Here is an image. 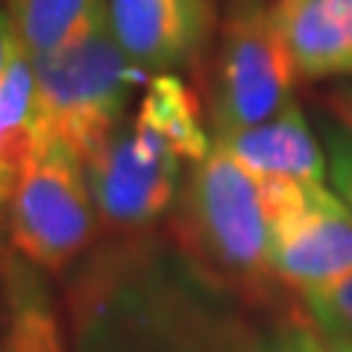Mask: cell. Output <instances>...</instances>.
Here are the masks:
<instances>
[{
	"instance_id": "cell-6",
	"label": "cell",
	"mask_w": 352,
	"mask_h": 352,
	"mask_svg": "<svg viewBox=\"0 0 352 352\" xmlns=\"http://www.w3.org/2000/svg\"><path fill=\"white\" fill-rule=\"evenodd\" d=\"M217 24V0H109V30L141 74H197Z\"/></svg>"
},
{
	"instance_id": "cell-15",
	"label": "cell",
	"mask_w": 352,
	"mask_h": 352,
	"mask_svg": "<svg viewBox=\"0 0 352 352\" xmlns=\"http://www.w3.org/2000/svg\"><path fill=\"white\" fill-rule=\"evenodd\" d=\"M317 129H320L323 150H326L329 179H332L338 197L352 212V129L338 124V120L329 115L317 120Z\"/></svg>"
},
{
	"instance_id": "cell-1",
	"label": "cell",
	"mask_w": 352,
	"mask_h": 352,
	"mask_svg": "<svg viewBox=\"0 0 352 352\" xmlns=\"http://www.w3.org/2000/svg\"><path fill=\"white\" fill-rule=\"evenodd\" d=\"M170 232L185 256L244 300L270 302L282 288L270 276V217L261 182L220 144L191 164Z\"/></svg>"
},
{
	"instance_id": "cell-19",
	"label": "cell",
	"mask_w": 352,
	"mask_h": 352,
	"mask_svg": "<svg viewBox=\"0 0 352 352\" xmlns=\"http://www.w3.org/2000/svg\"><path fill=\"white\" fill-rule=\"evenodd\" d=\"M329 344H332V340H329ZM332 349L335 352H352V344H332Z\"/></svg>"
},
{
	"instance_id": "cell-14",
	"label": "cell",
	"mask_w": 352,
	"mask_h": 352,
	"mask_svg": "<svg viewBox=\"0 0 352 352\" xmlns=\"http://www.w3.org/2000/svg\"><path fill=\"white\" fill-rule=\"evenodd\" d=\"M300 300L317 332H323L332 344H352V270L300 291Z\"/></svg>"
},
{
	"instance_id": "cell-10",
	"label": "cell",
	"mask_w": 352,
	"mask_h": 352,
	"mask_svg": "<svg viewBox=\"0 0 352 352\" xmlns=\"http://www.w3.org/2000/svg\"><path fill=\"white\" fill-rule=\"evenodd\" d=\"M50 144L36 74L27 53H21L0 82V212L12 203L18 185Z\"/></svg>"
},
{
	"instance_id": "cell-2",
	"label": "cell",
	"mask_w": 352,
	"mask_h": 352,
	"mask_svg": "<svg viewBox=\"0 0 352 352\" xmlns=\"http://www.w3.org/2000/svg\"><path fill=\"white\" fill-rule=\"evenodd\" d=\"M208 62L214 138L258 126L294 100L296 68L282 41L273 0H226Z\"/></svg>"
},
{
	"instance_id": "cell-5",
	"label": "cell",
	"mask_w": 352,
	"mask_h": 352,
	"mask_svg": "<svg viewBox=\"0 0 352 352\" xmlns=\"http://www.w3.org/2000/svg\"><path fill=\"white\" fill-rule=\"evenodd\" d=\"M100 223L118 232L153 226L179 197V156L159 135L126 120L85 164Z\"/></svg>"
},
{
	"instance_id": "cell-7",
	"label": "cell",
	"mask_w": 352,
	"mask_h": 352,
	"mask_svg": "<svg viewBox=\"0 0 352 352\" xmlns=\"http://www.w3.org/2000/svg\"><path fill=\"white\" fill-rule=\"evenodd\" d=\"M352 270V212L326 185L270 232V276L291 291L332 282Z\"/></svg>"
},
{
	"instance_id": "cell-13",
	"label": "cell",
	"mask_w": 352,
	"mask_h": 352,
	"mask_svg": "<svg viewBox=\"0 0 352 352\" xmlns=\"http://www.w3.org/2000/svg\"><path fill=\"white\" fill-rule=\"evenodd\" d=\"M9 296L6 352H62L59 326L41 285L18 264H3Z\"/></svg>"
},
{
	"instance_id": "cell-3",
	"label": "cell",
	"mask_w": 352,
	"mask_h": 352,
	"mask_svg": "<svg viewBox=\"0 0 352 352\" xmlns=\"http://www.w3.org/2000/svg\"><path fill=\"white\" fill-rule=\"evenodd\" d=\"M32 74L50 138L68 144L82 168L126 124L129 94L141 80L109 21L56 56L36 59Z\"/></svg>"
},
{
	"instance_id": "cell-8",
	"label": "cell",
	"mask_w": 352,
	"mask_h": 352,
	"mask_svg": "<svg viewBox=\"0 0 352 352\" xmlns=\"http://www.w3.org/2000/svg\"><path fill=\"white\" fill-rule=\"evenodd\" d=\"M296 76H352V0H273Z\"/></svg>"
},
{
	"instance_id": "cell-12",
	"label": "cell",
	"mask_w": 352,
	"mask_h": 352,
	"mask_svg": "<svg viewBox=\"0 0 352 352\" xmlns=\"http://www.w3.org/2000/svg\"><path fill=\"white\" fill-rule=\"evenodd\" d=\"M3 6L32 62L68 50L109 21V0H6Z\"/></svg>"
},
{
	"instance_id": "cell-16",
	"label": "cell",
	"mask_w": 352,
	"mask_h": 352,
	"mask_svg": "<svg viewBox=\"0 0 352 352\" xmlns=\"http://www.w3.org/2000/svg\"><path fill=\"white\" fill-rule=\"evenodd\" d=\"M252 352H335L311 320H279L256 338Z\"/></svg>"
},
{
	"instance_id": "cell-4",
	"label": "cell",
	"mask_w": 352,
	"mask_h": 352,
	"mask_svg": "<svg viewBox=\"0 0 352 352\" xmlns=\"http://www.w3.org/2000/svg\"><path fill=\"white\" fill-rule=\"evenodd\" d=\"M97 226L80 156L50 138L9 203V241L30 264L62 273L91 247Z\"/></svg>"
},
{
	"instance_id": "cell-18",
	"label": "cell",
	"mask_w": 352,
	"mask_h": 352,
	"mask_svg": "<svg viewBox=\"0 0 352 352\" xmlns=\"http://www.w3.org/2000/svg\"><path fill=\"white\" fill-rule=\"evenodd\" d=\"M24 53L18 41V32H15V24L12 18H9L6 6L0 3V82H3V76L9 74V68L15 65V59Z\"/></svg>"
},
{
	"instance_id": "cell-9",
	"label": "cell",
	"mask_w": 352,
	"mask_h": 352,
	"mask_svg": "<svg viewBox=\"0 0 352 352\" xmlns=\"http://www.w3.org/2000/svg\"><path fill=\"white\" fill-rule=\"evenodd\" d=\"M235 162L258 176H282V179H300L323 185L326 179V150L314 135L302 106L291 100L279 115L264 120L258 126L226 138H214Z\"/></svg>"
},
{
	"instance_id": "cell-17",
	"label": "cell",
	"mask_w": 352,
	"mask_h": 352,
	"mask_svg": "<svg viewBox=\"0 0 352 352\" xmlns=\"http://www.w3.org/2000/svg\"><path fill=\"white\" fill-rule=\"evenodd\" d=\"M320 103L329 118H335L338 124L352 129V82H335L332 88H326Z\"/></svg>"
},
{
	"instance_id": "cell-11",
	"label": "cell",
	"mask_w": 352,
	"mask_h": 352,
	"mask_svg": "<svg viewBox=\"0 0 352 352\" xmlns=\"http://www.w3.org/2000/svg\"><path fill=\"white\" fill-rule=\"evenodd\" d=\"M135 124L159 135L179 159L203 162L214 147L203 126V100L179 74H159L147 82L138 103Z\"/></svg>"
}]
</instances>
